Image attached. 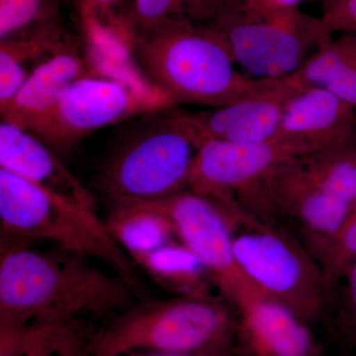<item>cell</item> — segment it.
<instances>
[{"label": "cell", "instance_id": "cell-15", "mask_svg": "<svg viewBox=\"0 0 356 356\" xmlns=\"http://www.w3.org/2000/svg\"><path fill=\"white\" fill-rule=\"evenodd\" d=\"M0 168L83 208L96 210V196L60 156L36 135L8 122L0 123Z\"/></svg>", "mask_w": 356, "mask_h": 356}, {"label": "cell", "instance_id": "cell-5", "mask_svg": "<svg viewBox=\"0 0 356 356\" xmlns=\"http://www.w3.org/2000/svg\"><path fill=\"white\" fill-rule=\"evenodd\" d=\"M236 312L210 296L133 305L92 339L91 356H120L132 350L170 353H234Z\"/></svg>", "mask_w": 356, "mask_h": 356}, {"label": "cell", "instance_id": "cell-19", "mask_svg": "<svg viewBox=\"0 0 356 356\" xmlns=\"http://www.w3.org/2000/svg\"><path fill=\"white\" fill-rule=\"evenodd\" d=\"M151 277L177 296L212 295L214 282L202 261L191 248L173 240L134 261Z\"/></svg>", "mask_w": 356, "mask_h": 356}, {"label": "cell", "instance_id": "cell-7", "mask_svg": "<svg viewBox=\"0 0 356 356\" xmlns=\"http://www.w3.org/2000/svg\"><path fill=\"white\" fill-rule=\"evenodd\" d=\"M1 240L44 241L60 250L96 259L135 286L130 259L115 242L96 210L88 209L0 168Z\"/></svg>", "mask_w": 356, "mask_h": 356}, {"label": "cell", "instance_id": "cell-32", "mask_svg": "<svg viewBox=\"0 0 356 356\" xmlns=\"http://www.w3.org/2000/svg\"><path fill=\"white\" fill-rule=\"evenodd\" d=\"M346 356H356V353H348V355Z\"/></svg>", "mask_w": 356, "mask_h": 356}, {"label": "cell", "instance_id": "cell-31", "mask_svg": "<svg viewBox=\"0 0 356 356\" xmlns=\"http://www.w3.org/2000/svg\"><path fill=\"white\" fill-rule=\"evenodd\" d=\"M56 324L47 325L43 330V332L40 334V336L37 337L36 341L33 344L31 350L28 353L27 356H39L41 353L42 346H43L44 337H46L48 332L50 331L51 327Z\"/></svg>", "mask_w": 356, "mask_h": 356}, {"label": "cell", "instance_id": "cell-13", "mask_svg": "<svg viewBox=\"0 0 356 356\" xmlns=\"http://www.w3.org/2000/svg\"><path fill=\"white\" fill-rule=\"evenodd\" d=\"M234 310L235 356H324L310 324L280 302L255 297Z\"/></svg>", "mask_w": 356, "mask_h": 356}, {"label": "cell", "instance_id": "cell-6", "mask_svg": "<svg viewBox=\"0 0 356 356\" xmlns=\"http://www.w3.org/2000/svg\"><path fill=\"white\" fill-rule=\"evenodd\" d=\"M189 18L212 27L236 64L261 81L292 76L334 39L322 18L300 8L252 17L243 0H195Z\"/></svg>", "mask_w": 356, "mask_h": 356}, {"label": "cell", "instance_id": "cell-11", "mask_svg": "<svg viewBox=\"0 0 356 356\" xmlns=\"http://www.w3.org/2000/svg\"><path fill=\"white\" fill-rule=\"evenodd\" d=\"M301 156L299 149L277 139L252 144L203 140L187 189L217 201L240 199Z\"/></svg>", "mask_w": 356, "mask_h": 356}, {"label": "cell", "instance_id": "cell-28", "mask_svg": "<svg viewBox=\"0 0 356 356\" xmlns=\"http://www.w3.org/2000/svg\"><path fill=\"white\" fill-rule=\"evenodd\" d=\"M322 19L332 33L356 34V0H323Z\"/></svg>", "mask_w": 356, "mask_h": 356}, {"label": "cell", "instance_id": "cell-24", "mask_svg": "<svg viewBox=\"0 0 356 356\" xmlns=\"http://www.w3.org/2000/svg\"><path fill=\"white\" fill-rule=\"evenodd\" d=\"M60 0H0V40L60 16Z\"/></svg>", "mask_w": 356, "mask_h": 356}, {"label": "cell", "instance_id": "cell-23", "mask_svg": "<svg viewBox=\"0 0 356 356\" xmlns=\"http://www.w3.org/2000/svg\"><path fill=\"white\" fill-rule=\"evenodd\" d=\"M192 2L193 0H129L122 21L131 39L172 21L188 18Z\"/></svg>", "mask_w": 356, "mask_h": 356}, {"label": "cell", "instance_id": "cell-3", "mask_svg": "<svg viewBox=\"0 0 356 356\" xmlns=\"http://www.w3.org/2000/svg\"><path fill=\"white\" fill-rule=\"evenodd\" d=\"M200 144L187 112L144 115L102 159L93 186L108 203L165 200L186 191Z\"/></svg>", "mask_w": 356, "mask_h": 356}, {"label": "cell", "instance_id": "cell-8", "mask_svg": "<svg viewBox=\"0 0 356 356\" xmlns=\"http://www.w3.org/2000/svg\"><path fill=\"white\" fill-rule=\"evenodd\" d=\"M112 70L104 65L79 79L26 130L60 156L96 131L177 106L172 95L147 79Z\"/></svg>", "mask_w": 356, "mask_h": 356}, {"label": "cell", "instance_id": "cell-22", "mask_svg": "<svg viewBox=\"0 0 356 356\" xmlns=\"http://www.w3.org/2000/svg\"><path fill=\"white\" fill-rule=\"evenodd\" d=\"M325 322L337 346L356 353V262L330 299Z\"/></svg>", "mask_w": 356, "mask_h": 356}, {"label": "cell", "instance_id": "cell-2", "mask_svg": "<svg viewBox=\"0 0 356 356\" xmlns=\"http://www.w3.org/2000/svg\"><path fill=\"white\" fill-rule=\"evenodd\" d=\"M130 54L147 81L179 103L224 106L261 88L264 81L236 70L220 35L188 18L135 35Z\"/></svg>", "mask_w": 356, "mask_h": 356}, {"label": "cell", "instance_id": "cell-21", "mask_svg": "<svg viewBox=\"0 0 356 356\" xmlns=\"http://www.w3.org/2000/svg\"><path fill=\"white\" fill-rule=\"evenodd\" d=\"M327 304L356 262V208L336 236L318 255Z\"/></svg>", "mask_w": 356, "mask_h": 356}, {"label": "cell", "instance_id": "cell-20", "mask_svg": "<svg viewBox=\"0 0 356 356\" xmlns=\"http://www.w3.org/2000/svg\"><path fill=\"white\" fill-rule=\"evenodd\" d=\"M298 161L327 193L356 208V140L321 149Z\"/></svg>", "mask_w": 356, "mask_h": 356}, {"label": "cell", "instance_id": "cell-4", "mask_svg": "<svg viewBox=\"0 0 356 356\" xmlns=\"http://www.w3.org/2000/svg\"><path fill=\"white\" fill-rule=\"evenodd\" d=\"M226 213L232 248L243 275L264 296L308 324L322 322L327 296L317 259L286 229L235 200L219 202Z\"/></svg>", "mask_w": 356, "mask_h": 356}, {"label": "cell", "instance_id": "cell-17", "mask_svg": "<svg viewBox=\"0 0 356 356\" xmlns=\"http://www.w3.org/2000/svg\"><path fill=\"white\" fill-rule=\"evenodd\" d=\"M74 38L58 16L0 40V109L40 65Z\"/></svg>", "mask_w": 356, "mask_h": 356}, {"label": "cell", "instance_id": "cell-27", "mask_svg": "<svg viewBox=\"0 0 356 356\" xmlns=\"http://www.w3.org/2000/svg\"><path fill=\"white\" fill-rule=\"evenodd\" d=\"M81 21H96L104 24L118 22L129 0H72Z\"/></svg>", "mask_w": 356, "mask_h": 356}, {"label": "cell", "instance_id": "cell-14", "mask_svg": "<svg viewBox=\"0 0 356 356\" xmlns=\"http://www.w3.org/2000/svg\"><path fill=\"white\" fill-rule=\"evenodd\" d=\"M304 156L356 140L355 109L329 89L302 88L288 102L275 138Z\"/></svg>", "mask_w": 356, "mask_h": 356}, {"label": "cell", "instance_id": "cell-18", "mask_svg": "<svg viewBox=\"0 0 356 356\" xmlns=\"http://www.w3.org/2000/svg\"><path fill=\"white\" fill-rule=\"evenodd\" d=\"M107 231L133 261L177 240L170 220L149 202L109 203Z\"/></svg>", "mask_w": 356, "mask_h": 356}, {"label": "cell", "instance_id": "cell-12", "mask_svg": "<svg viewBox=\"0 0 356 356\" xmlns=\"http://www.w3.org/2000/svg\"><path fill=\"white\" fill-rule=\"evenodd\" d=\"M302 86L290 77L264 81L261 88L236 102L188 113L203 140L252 144L273 140L288 102Z\"/></svg>", "mask_w": 356, "mask_h": 356}, {"label": "cell", "instance_id": "cell-10", "mask_svg": "<svg viewBox=\"0 0 356 356\" xmlns=\"http://www.w3.org/2000/svg\"><path fill=\"white\" fill-rule=\"evenodd\" d=\"M238 201L262 216L278 214L293 220L316 259L355 209L323 189L298 159L281 166Z\"/></svg>", "mask_w": 356, "mask_h": 356}, {"label": "cell", "instance_id": "cell-16", "mask_svg": "<svg viewBox=\"0 0 356 356\" xmlns=\"http://www.w3.org/2000/svg\"><path fill=\"white\" fill-rule=\"evenodd\" d=\"M95 51L74 38L40 65L13 99L0 109L1 120L27 129L79 79L102 69Z\"/></svg>", "mask_w": 356, "mask_h": 356}, {"label": "cell", "instance_id": "cell-1", "mask_svg": "<svg viewBox=\"0 0 356 356\" xmlns=\"http://www.w3.org/2000/svg\"><path fill=\"white\" fill-rule=\"evenodd\" d=\"M91 259L1 240L0 320L60 324L79 315H117L134 305V285Z\"/></svg>", "mask_w": 356, "mask_h": 356}, {"label": "cell", "instance_id": "cell-33", "mask_svg": "<svg viewBox=\"0 0 356 356\" xmlns=\"http://www.w3.org/2000/svg\"><path fill=\"white\" fill-rule=\"evenodd\" d=\"M318 2L323 1V0H318Z\"/></svg>", "mask_w": 356, "mask_h": 356}, {"label": "cell", "instance_id": "cell-26", "mask_svg": "<svg viewBox=\"0 0 356 356\" xmlns=\"http://www.w3.org/2000/svg\"><path fill=\"white\" fill-rule=\"evenodd\" d=\"M47 325L0 320V356H27Z\"/></svg>", "mask_w": 356, "mask_h": 356}, {"label": "cell", "instance_id": "cell-25", "mask_svg": "<svg viewBox=\"0 0 356 356\" xmlns=\"http://www.w3.org/2000/svg\"><path fill=\"white\" fill-rule=\"evenodd\" d=\"M91 343L76 325V321L56 324L44 337L39 356H89Z\"/></svg>", "mask_w": 356, "mask_h": 356}, {"label": "cell", "instance_id": "cell-29", "mask_svg": "<svg viewBox=\"0 0 356 356\" xmlns=\"http://www.w3.org/2000/svg\"><path fill=\"white\" fill-rule=\"evenodd\" d=\"M306 0H243V9L252 17H264L282 11L299 9Z\"/></svg>", "mask_w": 356, "mask_h": 356}, {"label": "cell", "instance_id": "cell-9", "mask_svg": "<svg viewBox=\"0 0 356 356\" xmlns=\"http://www.w3.org/2000/svg\"><path fill=\"white\" fill-rule=\"evenodd\" d=\"M149 203L168 217L177 240L202 261L222 299L232 308L264 296L236 264L231 228L221 204L188 189L165 200Z\"/></svg>", "mask_w": 356, "mask_h": 356}, {"label": "cell", "instance_id": "cell-30", "mask_svg": "<svg viewBox=\"0 0 356 356\" xmlns=\"http://www.w3.org/2000/svg\"><path fill=\"white\" fill-rule=\"evenodd\" d=\"M120 356H235L232 353H170L152 350H132Z\"/></svg>", "mask_w": 356, "mask_h": 356}]
</instances>
